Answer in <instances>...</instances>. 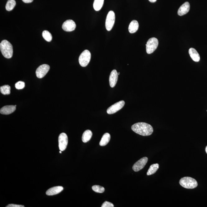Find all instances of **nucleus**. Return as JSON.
<instances>
[{
    "label": "nucleus",
    "instance_id": "obj_21",
    "mask_svg": "<svg viewBox=\"0 0 207 207\" xmlns=\"http://www.w3.org/2000/svg\"><path fill=\"white\" fill-rule=\"evenodd\" d=\"M104 2V0H94L93 7L96 11H99L101 9Z\"/></svg>",
    "mask_w": 207,
    "mask_h": 207
},
{
    "label": "nucleus",
    "instance_id": "obj_24",
    "mask_svg": "<svg viewBox=\"0 0 207 207\" xmlns=\"http://www.w3.org/2000/svg\"><path fill=\"white\" fill-rule=\"evenodd\" d=\"M42 36L46 41L50 42L52 41V34L48 31L44 30L42 33Z\"/></svg>",
    "mask_w": 207,
    "mask_h": 207
},
{
    "label": "nucleus",
    "instance_id": "obj_30",
    "mask_svg": "<svg viewBox=\"0 0 207 207\" xmlns=\"http://www.w3.org/2000/svg\"><path fill=\"white\" fill-rule=\"evenodd\" d=\"M149 1L151 2H155L157 0H149Z\"/></svg>",
    "mask_w": 207,
    "mask_h": 207
},
{
    "label": "nucleus",
    "instance_id": "obj_13",
    "mask_svg": "<svg viewBox=\"0 0 207 207\" xmlns=\"http://www.w3.org/2000/svg\"><path fill=\"white\" fill-rule=\"evenodd\" d=\"M190 7V3L188 2L184 3L178 9V15L182 16L186 14L189 11Z\"/></svg>",
    "mask_w": 207,
    "mask_h": 207
},
{
    "label": "nucleus",
    "instance_id": "obj_14",
    "mask_svg": "<svg viewBox=\"0 0 207 207\" xmlns=\"http://www.w3.org/2000/svg\"><path fill=\"white\" fill-rule=\"evenodd\" d=\"M63 188L61 186L52 187L46 191V195L48 196H53L58 194L63 190Z\"/></svg>",
    "mask_w": 207,
    "mask_h": 207
},
{
    "label": "nucleus",
    "instance_id": "obj_2",
    "mask_svg": "<svg viewBox=\"0 0 207 207\" xmlns=\"http://www.w3.org/2000/svg\"><path fill=\"white\" fill-rule=\"evenodd\" d=\"M0 49L3 56L7 58H11L13 54L12 45L9 41L4 40L0 44Z\"/></svg>",
    "mask_w": 207,
    "mask_h": 207
},
{
    "label": "nucleus",
    "instance_id": "obj_31",
    "mask_svg": "<svg viewBox=\"0 0 207 207\" xmlns=\"http://www.w3.org/2000/svg\"><path fill=\"white\" fill-rule=\"evenodd\" d=\"M205 151H206V154H207V146L206 147V149H205Z\"/></svg>",
    "mask_w": 207,
    "mask_h": 207
},
{
    "label": "nucleus",
    "instance_id": "obj_22",
    "mask_svg": "<svg viewBox=\"0 0 207 207\" xmlns=\"http://www.w3.org/2000/svg\"><path fill=\"white\" fill-rule=\"evenodd\" d=\"M16 5L15 0H8L6 6V10L8 11H12Z\"/></svg>",
    "mask_w": 207,
    "mask_h": 207
},
{
    "label": "nucleus",
    "instance_id": "obj_12",
    "mask_svg": "<svg viewBox=\"0 0 207 207\" xmlns=\"http://www.w3.org/2000/svg\"><path fill=\"white\" fill-rule=\"evenodd\" d=\"M118 75L117 71L116 70L111 71L109 79L110 85L111 88H114L116 86L117 81Z\"/></svg>",
    "mask_w": 207,
    "mask_h": 207
},
{
    "label": "nucleus",
    "instance_id": "obj_6",
    "mask_svg": "<svg viewBox=\"0 0 207 207\" xmlns=\"http://www.w3.org/2000/svg\"><path fill=\"white\" fill-rule=\"evenodd\" d=\"M115 21V15L113 11H110L108 13L106 21V28L108 31L112 29Z\"/></svg>",
    "mask_w": 207,
    "mask_h": 207
},
{
    "label": "nucleus",
    "instance_id": "obj_18",
    "mask_svg": "<svg viewBox=\"0 0 207 207\" xmlns=\"http://www.w3.org/2000/svg\"><path fill=\"white\" fill-rule=\"evenodd\" d=\"M111 139V136L109 133H106L103 135L99 143L100 145L104 146L107 145Z\"/></svg>",
    "mask_w": 207,
    "mask_h": 207
},
{
    "label": "nucleus",
    "instance_id": "obj_23",
    "mask_svg": "<svg viewBox=\"0 0 207 207\" xmlns=\"http://www.w3.org/2000/svg\"><path fill=\"white\" fill-rule=\"evenodd\" d=\"M11 87L8 85H4L0 88L1 92L3 94L8 95L11 93Z\"/></svg>",
    "mask_w": 207,
    "mask_h": 207
},
{
    "label": "nucleus",
    "instance_id": "obj_5",
    "mask_svg": "<svg viewBox=\"0 0 207 207\" xmlns=\"http://www.w3.org/2000/svg\"><path fill=\"white\" fill-rule=\"evenodd\" d=\"M159 45V41L155 38L150 39L146 44V52L148 54L153 53L157 48Z\"/></svg>",
    "mask_w": 207,
    "mask_h": 207
},
{
    "label": "nucleus",
    "instance_id": "obj_16",
    "mask_svg": "<svg viewBox=\"0 0 207 207\" xmlns=\"http://www.w3.org/2000/svg\"><path fill=\"white\" fill-rule=\"evenodd\" d=\"M189 53L191 58L195 62H199L200 60L199 54L198 53L196 50L195 48H191L189 50Z\"/></svg>",
    "mask_w": 207,
    "mask_h": 207
},
{
    "label": "nucleus",
    "instance_id": "obj_10",
    "mask_svg": "<svg viewBox=\"0 0 207 207\" xmlns=\"http://www.w3.org/2000/svg\"><path fill=\"white\" fill-rule=\"evenodd\" d=\"M148 160L147 157H144L140 159L133 165L132 169L134 171L137 172L142 170L145 166Z\"/></svg>",
    "mask_w": 207,
    "mask_h": 207
},
{
    "label": "nucleus",
    "instance_id": "obj_3",
    "mask_svg": "<svg viewBox=\"0 0 207 207\" xmlns=\"http://www.w3.org/2000/svg\"><path fill=\"white\" fill-rule=\"evenodd\" d=\"M179 183L183 188L192 189L198 186V183L195 179L190 177H185L182 178Z\"/></svg>",
    "mask_w": 207,
    "mask_h": 207
},
{
    "label": "nucleus",
    "instance_id": "obj_11",
    "mask_svg": "<svg viewBox=\"0 0 207 207\" xmlns=\"http://www.w3.org/2000/svg\"><path fill=\"white\" fill-rule=\"evenodd\" d=\"M76 28V24L72 20H68L65 21L62 25V29L66 32H71L74 30Z\"/></svg>",
    "mask_w": 207,
    "mask_h": 207
},
{
    "label": "nucleus",
    "instance_id": "obj_33",
    "mask_svg": "<svg viewBox=\"0 0 207 207\" xmlns=\"http://www.w3.org/2000/svg\"><path fill=\"white\" fill-rule=\"evenodd\" d=\"M118 75H120V73H118Z\"/></svg>",
    "mask_w": 207,
    "mask_h": 207
},
{
    "label": "nucleus",
    "instance_id": "obj_32",
    "mask_svg": "<svg viewBox=\"0 0 207 207\" xmlns=\"http://www.w3.org/2000/svg\"><path fill=\"white\" fill-rule=\"evenodd\" d=\"M60 152V154H62V151L60 150V152Z\"/></svg>",
    "mask_w": 207,
    "mask_h": 207
},
{
    "label": "nucleus",
    "instance_id": "obj_27",
    "mask_svg": "<svg viewBox=\"0 0 207 207\" xmlns=\"http://www.w3.org/2000/svg\"><path fill=\"white\" fill-rule=\"evenodd\" d=\"M114 206L113 203L108 201H105L102 205L101 207H114Z\"/></svg>",
    "mask_w": 207,
    "mask_h": 207
},
{
    "label": "nucleus",
    "instance_id": "obj_28",
    "mask_svg": "<svg viewBox=\"0 0 207 207\" xmlns=\"http://www.w3.org/2000/svg\"><path fill=\"white\" fill-rule=\"evenodd\" d=\"M6 207H24L23 205H18L15 204H10L8 205Z\"/></svg>",
    "mask_w": 207,
    "mask_h": 207
},
{
    "label": "nucleus",
    "instance_id": "obj_1",
    "mask_svg": "<svg viewBox=\"0 0 207 207\" xmlns=\"http://www.w3.org/2000/svg\"><path fill=\"white\" fill-rule=\"evenodd\" d=\"M132 130L141 136H146L151 135L153 132L152 126L145 122H138L132 126Z\"/></svg>",
    "mask_w": 207,
    "mask_h": 207
},
{
    "label": "nucleus",
    "instance_id": "obj_19",
    "mask_svg": "<svg viewBox=\"0 0 207 207\" xmlns=\"http://www.w3.org/2000/svg\"><path fill=\"white\" fill-rule=\"evenodd\" d=\"M93 135V133L89 130L85 131L82 136V140L83 142L84 143L88 142L90 140Z\"/></svg>",
    "mask_w": 207,
    "mask_h": 207
},
{
    "label": "nucleus",
    "instance_id": "obj_4",
    "mask_svg": "<svg viewBox=\"0 0 207 207\" xmlns=\"http://www.w3.org/2000/svg\"><path fill=\"white\" fill-rule=\"evenodd\" d=\"M91 58V53L88 50H85L80 54L79 62L81 67H86L89 63Z\"/></svg>",
    "mask_w": 207,
    "mask_h": 207
},
{
    "label": "nucleus",
    "instance_id": "obj_17",
    "mask_svg": "<svg viewBox=\"0 0 207 207\" xmlns=\"http://www.w3.org/2000/svg\"><path fill=\"white\" fill-rule=\"evenodd\" d=\"M139 23L137 21L133 20L130 23L129 27V31L131 34L134 33L139 29Z\"/></svg>",
    "mask_w": 207,
    "mask_h": 207
},
{
    "label": "nucleus",
    "instance_id": "obj_9",
    "mask_svg": "<svg viewBox=\"0 0 207 207\" xmlns=\"http://www.w3.org/2000/svg\"><path fill=\"white\" fill-rule=\"evenodd\" d=\"M125 102L124 101H121L109 107L107 111L108 114H112L117 112L123 108L125 105Z\"/></svg>",
    "mask_w": 207,
    "mask_h": 207
},
{
    "label": "nucleus",
    "instance_id": "obj_20",
    "mask_svg": "<svg viewBox=\"0 0 207 207\" xmlns=\"http://www.w3.org/2000/svg\"><path fill=\"white\" fill-rule=\"evenodd\" d=\"M159 167V164L156 163L153 164V165L150 166V167L148 171L147 172V175H153L158 170Z\"/></svg>",
    "mask_w": 207,
    "mask_h": 207
},
{
    "label": "nucleus",
    "instance_id": "obj_7",
    "mask_svg": "<svg viewBox=\"0 0 207 207\" xmlns=\"http://www.w3.org/2000/svg\"><path fill=\"white\" fill-rule=\"evenodd\" d=\"M59 148L60 151H63L66 149L68 144V137L65 133H61L58 138Z\"/></svg>",
    "mask_w": 207,
    "mask_h": 207
},
{
    "label": "nucleus",
    "instance_id": "obj_26",
    "mask_svg": "<svg viewBox=\"0 0 207 207\" xmlns=\"http://www.w3.org/2000/svg\"><path fill=\"white\" fill-rule=\"evenodd\" d=\"M25 86L24 82L20 81L17 82L15 84V87L17 90H21L24 88Z\"/></svg>",
    "mask_w": 207,
    "mask_h": 207
},
{
    "label": "nucleus",
    "instance_id": "obj_25",
    "mask_svg": "<svg viewBox=\"0 0 207 207\" xmlns=\"http://www.w3.org/2000/svg\"><path fill=\"white\" fill-rule=\"evenodd\" d=\"M92 188L94 191L98 193H103L105 191V189L103 187L99 185L93 186Z\"/></svg>",
    "mask_w": 207,
    "mask_h": 207
},
{
    "label": "nucleus",
    "instance_id": "obj_29",
    "mask_svg": "<svg viewBox=\"0 0 207 207\" xmlns=\"http://www.w3.org/2000/svg\"><path fill=\"white\" fill-rule=\"evenodd\" d=\"M23 2L25 3H29L32 2L34 0H22Z\"/></svg>",
    "mask_w": 207,
    "mask_h": 207
},
{
    "label": "nucleus",
    "instance_id": "obj_8",
    "mask_svg": "<svg viewBox=\"0 0 207 207\" xmlns=\"http://www.w3.org/2000/svg\"><path fill=\"white\" fill-rule=\"evenodd\" d=\"M50 69V66L47 64H43L40 65L36 70V75L37 78H43L48 72Z\"/></svg>",
    "mask_w": 207,
    "mask_h": 207
},
{
    "label": "nucleus",
    "instance_id": "obj_15",
    "mask_svg": "<svg viewBox=\"0 0 207 207\" xmlns=\"http://www.w3.org/2000/svg\"><path fill=\"white\" fill-rule=\"evenodd\" d=\"M16 107L13 105L6 106L3 107L0 110L1 114L4 115H8L11 114L15 111Z\"/></svg>",
    "mask_w": 207,
    "mask_h": 207
}]
</instances>
